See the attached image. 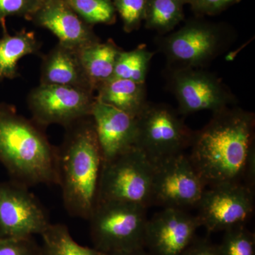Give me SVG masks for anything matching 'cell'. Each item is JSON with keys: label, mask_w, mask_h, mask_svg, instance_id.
<instances>
[{"label": "cell", "mask_w": 255, "mask_h": 255, "mask_svg": "<svg viewBox=\"0 0 255 255\" xmlns=\"http://www.w3.org/2000/svg\"><path fill=\"white\" fill-rule=\"evenodd\" d=\"M197 217L209 233L246 226L255 209L254 189L229 183L209 187L199 204Z\"/></svg>", "instance_id": "obj_11"}, {"label": "cell", "mask_w": 255, "mask_h": 255, "mask_svg": "<svg viewBox=\"0 0 255 255\" xmlns=\"http://www.w3.org/2000/svg\"><path fill=\"white\" fill-rule=\"evenodd\" d=\"M41 236V255H106L95 248L80 246L72 237L68 228L60 223H50Z\"/></svg>", "instance_id": "obj_21"}, {"label": "cell", "mask_w": 255, "mask_h": 255, "mask_svg": "<svg viewBox=\"0 0 255 255\" xmlns=\"http://www.w3.org/2000/svg\"><path fill=\"white\" fill-rule=\"evenodd\" d=\"M90 26L112 25L117 21V11L112 0H64Z\"/></svg>", "instance_id": "obj_23"}, {"label": "cell", "mask_w": 255, "mask_h": 255, "mask_svg": "<svg viewBox=\"0 0 255 255\" xmlns=\"http://www.w3.org/2000/svg\"><path fill=\"white\" fill-rule=\"evenodd\" d=\"M0 255H41V246L33 237L0 238Z\"/></svg>", "instance_id": "obj_27"}, {"label": "cell", "mask_w": 255, "mask_h": 255, "mask_svg": "<svg viewBox=\"0 0 255 255\" xmlns=\"http://www.w3.org/2000/svg\"><path fill=\"white\" fill-rule=\"evenodd\" d=\"M102 151L103 162H108L135 147L137 120L96 99L92 115Z\"/></svg>", "instance_id": "obj_15"}, {"label": "cell", "mask_w": 255, "mask_h": 255, "mask_svg": "<svg viewBox=\"0 0 255 255\" xmlns=\"http://www.w3.org/2000/svg\"><path fill=\"white\" fill-rule=\"evenodd\" d=\"M241 0H188V4L197 16H215Z\"/></svg>", "instance_id": "obj_28"}, {"label": "cell", "mask_w": 255, "mask_h": 255, "mask_svg": "<svg viewBox=\"0 0 255 255\" xmlns=\"http://www.w3.org/2000/svg\"><path fill=\"white\" fill-rule=\"evenodd\" d=\"M182 255H221L218 246L206 238H196Z\"/></svg>", "instance_id": "obj_29"}, {"label": "cell", "mask_w": 255, "mask_h": 255, "mask_svg": "<svg viewBox=\"0 0 255 255\" xmlns=\"http://www.w3.org/2000/svg\"><path fill=\"white\" fill-rule=\"evenodd\" d=\"M58 150L63 205L74 218L89 221L98 201L103 157L92 117L65 127Z\"/></svg>", "instance_id": "obj_3"}, {"label": "cell", "mask_w": 255, "mask_h": 255, "mask_svg": "<svg viewBox=\"0 0 255 255\" xmlns=\"http://www.w3.org/2000/svg\"><path fill=\"white\" fill-rule=\"evenodd\" d=\"M49 216L29 188L14 182H0V238H31L46 231Z\"/></svg>", "instance_id": "obj_12"}, {"label": "cell", "mask_w": 255, "mask_h": 255, "mask_svg": "<svg viewBox=\"0 0 255 255\" xmlns=\"http://www.w3.org/2000/svg\"><path fill=\"white\" fill-rule=\"evenodd\" d=\"M146 210L130 203H98L88 221L95 249L110 253L145 248Z\"/></svg>", "instance_id": "obj_6"}, {"label": "cell", "mask_w": 255, "mask_h": 255, "mask_svg": "<svg viewBox=\"0 0 255 255\" xmlns=\"http://www.w3.org/2000/svg\"><path fill=\"white\" fill-rule=\"evenodd\" d=\"M201 226L197 216L183 209L164 208L147 221L145 248L152 255H182Z\"/></svg>", "instance_id": "obj_13"}, {"label": "cell", "mask_w": 255, "mask_h": 255, "mask_svg": "<svg viewBox=\"0 0 255 255\" xmlns=\"http://www.w3.org/2000/svg\"><path fill=\"white\" fill-rule=\"evenodd\" d=\"M255 117L236 107L213 112L193 133L189 158L206 187L238 183L254 189Z\"/></svg>", "instance_id": "obj_1"}, {"label": "cell", "mask_w": 255, "mask_h": 255, "mask_svg": "<svg viewBox=\"0 0 255 255\" xmlns=\"http://www.w3.org/2000/svg\"><path fill=\"white\" fill-rule=\"evenodd\" d=\"M218 248L221 255H255V235L246 226L231 228Z\"/></svg>", "instance_id": "obj_24"}, {"label": "cell", "mask_w": 255, "mask_h": 255, "mask_svg": "<svg viewBox=\"0 0 255 255\" xmlns=\"http://www.w3.org/2000/svg\"><path fill=\"white\" fill-rule=\"evenodd\" d=\"M106 255H149L146 253L145 248H136V249L127 250L113 252V253H105Z\"/></svg>", "instance_id": "obj_30"}, {"label": "cell", "mask_w": 255, "mask_h": 255, "mask_svg": "<svg viewBox=\"0 0 255 255\" xmlns=\"http://www.w3.org/2000/svg\"><path fill=\"white\" fill-rule=\"evenodd\" d=\"M122 51L112 39L95 42L78 50L82 67L95 92L114 78L116 63Z\"/></svg>", "instance_id": "obj_18"}, {"label": "cell", "mask_w": 255, "mask_h": 255, "mask_svg": "<svg viewBox=\"0 0 255 255\" xmlns=\"http://www.w3.org/2000/svg\"><path fill=\"white\" fill-rule=\"evenodd\" d=\"M43 0H0V25L9 16L28 17L42 4Z\"/></svg>", "instance_id": "obj_26"}, {"label": "cell", "mask_w": 255, "mask_h": 255, "mask_svg": "<svg viewBox=\"0 0 255 255\" xmlns=\"http://www.w3.org/2000/svg\"><path fill=\"white\" fill-rule=\"evenodd\" d=\"M27 20L48 29L58 43L73 49L100 41L93 26L85 22L64 0H44Z\"/></svg>", "instance_id": "obj_14"}, {"label": "cell", "mask_w": 255, "mask_h": 255, "mask_svg": "<svg viewBox=\"0 0 255 255\" xmlns=\"http://www.w3.org/2000/svg\"><path fill=\"white\" fill-rule=\"evenodd\" d=\"M152 204L184 210L197 206L205 182L184 153L155 164Z\"/></svg>", "instance_id": "obj_10"}, {"label": "cell", "mask_w": 255, "mask_h": 255, "mask_svg": "<svg viewBox=\"0 0 255 255\" xmlns=\"http://www.w3.org/2000/svg\"><path fill=\"white\" fill-rule=\"evenodd\" d=\"M43 1H44V0H43Z\"/></svg>", "instance_id": "obj_31"}, {"label": "cell", "mask_w": 255, "mask_h": 255, "mask_svg": "<svg viewBox=\"0 0 255 255\" xmlns=\"http://www.w3.org/2000/svg\"><path fill=\"white\" fill-rule=\"evenodd\" d=\"M188 0H146L145 28L165 35L184 19V7Z\"/></svg>", "instance_id": "obj_20"}, {"label": "cell", "mask_w": 255, "mask_h": 255, "mask_svg": "<svg viewBox=\"0 0 255 255\" xmlns=\"http://www.w3.org/2000/svg\"><path fill=\"white\" fill-rule=\"evenodd\" d=\"M154 54L155 53L147 49L144 44L129 51L122 50L116 63L114 78L145 83Z\"/></svg>", "instance_id": "obj_22"}, {"label": "cell", "mask_w": 255, "mask_h": 255, "mask_svg": "<svg viewBox=\"0 0 255 255\" xmlns=\"http://www.w3.org/2000/svg\"><path fill=\"white\" fill-rule=\"evenodd\" d=\"M165 74L167 87L182 115L205 110L215 112L236 105V96L230 89L204 69L166 68Z\"/></svg>", "instance_id": "obj_8"}, {"label": "cell", "mask_w": 255, "mask_h": 255, "mask_svg": "<svg viewBox=\"0 0 255 255\" xmlns=\"http://www.w3.org/2000/svg\"><path fill=\"white\" fill-rule=\"evenodd\" d=\"M96 99L137 118L149 102L145 83L113 78L97 89Z\"/></svg>", "instance_id": "obj_17"}, {"label": "cell", "mask_w": 255, "mask_h": 255, "mask_svg": "<svg viewBox=\"0 0 255 255\" xmlns=\"http://www.w3.org/2000/svg\"><path fill=\"white\" fill-rule=\"evenodd\" d=\"M41 128L14 106L0 104V163L11 180L28 188L59 185L58 147Z\"/></svg>", "instance_id": "obj_2"}, {"label": "cell", "mask_w": 255, "mask_h": 255, "mask_svg": "<svg viewBox=\"0 0 255 255\" xmlns=\"http://www.w3.org/2000/svg\"><path fill=\"white\" fill-rule=\"evenodd\" d=\"M236 36L228 23L196 16L177 31L158 35L155 44L166 58L167 69H205L231 48Z\"/></svg>", "instance_id": "obj_4"}, {"label": "cell", "mask_w": 255, "mask_h": 255, "mask_svg": "<svg viewBox=\"0 0 255 255\" xmlns=\"http://www.w3.org/2000/svg\"><path fill=\"white\" fill-rule=\"evenodd\" d=\"M116 11L122 21L126 33L140 28L145 16L146 0H112Z\"/></svg>", "instance_id": "obj_25"}, {"label": "cell", "mask_w": 255, "mask_h": 255, "mask_svg": "<svg viewBox=\"0 0 255 255\" xmlns=\"http://www.w3.org/2000/svg\"><path fill=\"white\" fill-rule=\"evenodd\" d=\"M95 102V92L55 85L39 84L27 97L32 120L41 127L58 124L65 128L91 117Z\"/></svg>", "instance_id": "obj_9"}, {"label": "cell", "mask_w": 255, "mask_h": 255, "mask_svg": "<svg viewBox=\"0 0 255 255\" xmlns=\"http://www.w3.org/2000/svg\"><path fill=\"white\" fill-rule=\"evenodd\" d=\"M1 26L3 35L0 38V82L18 78L19 60L26 55L37 54L41 46L34 32L22 29L11 36L6 23Z\"/></svg>", "instance_id": "obj_19"}, {"label": "cell", "mask_w": 255, "mask_h": 255, "mask_svg": "<svg viewBox=\"0 0 255 255\" xmlns=\"http://www.w3.org/2000/svg\"><path fill=\"white\" fill-rule=\"evenodd\" d=\"M179 114L170 106L149 102L137 117L135 147L154 164L182 154L190 147L194 131L184 124Z\"/></svg>", "instance_id": "obj_7"}, {"label": "cell", "mask_w": 255, "mask_h": 255, "mask_svg": "<svg viewBox=\"0 0 255 255\" xmlns=\"http://www.w3.org/2000/svg\"><path fill=\"white\" fill-rule=\"evenodd\" d=\"M155 169V164L137 147L104 162L97 204L119 201L145 208L152 205Z\"/></svg>", "instance_id": "obj_5"}, {"label": "cell", "mask_w": 255, "mask_h": 255, "mask_svg": "<svg viewBox=\"0 0 255 255\" xmlns=\"http://www.w3.org/2000/svg\"><path fill=\"white\" fill-rule=\"evenodd\" d=\"M40 84L77 87L95 92L82 67L78 50L59 43L43 58Z\"/></svg>", "instance_id": "obj_16"}]
</instances>
